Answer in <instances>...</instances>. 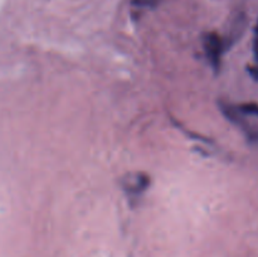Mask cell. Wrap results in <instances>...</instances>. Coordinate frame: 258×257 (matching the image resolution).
<instances>
[{
    "mask_svg": "<svg viewBox=\"0 0 258 257\" xmlns=\"http://www.w3.org/2000/svg\"><path fill=\"white\" fill-rule=\"evenodd\" d=\"M150 185V176L144 171H131L121 179V188L133 207L139 206Z\"/></svg>",
    "mask_w": 258,
    "mask_h": 257,
    "instance_id": "obj_1",
    "label": "cell"
},
{
    "mask_svg": "<svg viewBox=\"0 0 258 257\" xmlns=\"http://www.w3.org/2000/svg\"><path fill=\"white\" fill-rule=\"evenodd\" d=\"M203 50L211 65L212 70L218 72L222 67V59H223L226 44L223 38L216 32H209L203 35Z\"/></svg>",
    "mask_w": 258,
    "mask_h": 257,
    "instance_id": "obj_2",
    "label": "cell"
},
{
    "mask_svg": "<svg viewBox=\"0 0 258 257\" xmlns=\"http://www.w3.org/2000/svg\"><path fill=\"white\" fill-rule=\"evenodd\" d=\"M219 107H221V111L223 112V115L226 116L232 123H234L236 126L241 127V130L243 131L244 135H246L249 140H258L257 131H254L253 128H252V126L247 122L246 118H244L246 115L239 110L238 106H233L229 105V103L222 102L221 105H219Z\"/></svg>",
    "mask_w": 258,
    "mask_h": 257,
    "instance_id": "obj_3",
    "label": "cell"
},
{
    "mask_svg": "<svg viewBox=\"0 0 258 257\" xmlns=\"http://www.w3.org/2000/svg\"><path fill=\"white\" fill-rule=\"evenodd\" d=\"M238 107L246 116H256V117H258V103H242Z\"/></svg>",
    "mask_w": 258,
    "mask_h": 257,
    "instance_id": "obj_4",
    "label": "cell"
},
{
    "mask_svg": "<svg viewBox=\"0 0 258 257\" xmlns=\"http://www.w3.org/2000/svg\"><path fill=\"white\" fill-rule=\"evenodd\" d=\"M253 53H254V57H256V59L258 62V27L256 28V34H254V39H253ZM251 73L254 78H257L258 80V67L251 70Z\"/></svg>",
    "mask_w": 258,
    "mask_h": 257,
    "instance_id": "obj_5",
    "label": "cell"
}]
</instances>
